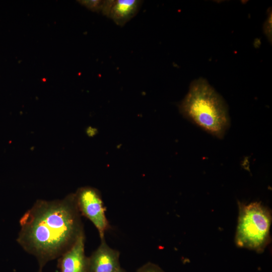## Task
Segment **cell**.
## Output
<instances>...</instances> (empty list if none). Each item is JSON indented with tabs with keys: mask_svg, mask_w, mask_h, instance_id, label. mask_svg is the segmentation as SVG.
<instances>
[{
	"mask_svg": "<svg viewBox=\"0 0 272 272\" xmlns=\"http://www.w3.org/2000/svg\"><path fill=\"white\" fill-rule=\"evenodd\" d=\"M269 13L268 14L267 18L265 22L263 30L265 34L266 35L268 40L270 41L271 40V11H269Z\"/></svg>",
	"mask_w": 272,
	"mask_h": 272,
	"instance_id": "cell-10",
	"label": "cell"
},
{
	"mask_svg": "<svg viewBox=\"0 0 272 272\" xmlns=\"http://www.w3.org/2000/svg\"><path fill=\"white\" fill-rule=\"evenodd\" d=\"M79 3L88 9L95 12H101L104 1L102 0H83Z\"/></svg>",
	"mask_w": 272,
	"mask_h": 272,
	"instance_id": "cell-8",
	"label": "cell"
},
{
	"mask_svg": "<svg viewBox=\"0 0 272 272\" xmlns=\"http://www.w3.org/2000/svg\"><path fill=\"white\" fill-rule=\"evenodd\" d=\"M113 272H126V271L124 269H123V268H122L121 267L119 269L116 270H115L114 271H113Z\"/></svg>",
	"mask_w": 272,
	"mask_h": 272,
	"instance_id": "cell-11",
	"label": "cell"
},
{
	"mask_svg": "<svg viewBox=\"0 0 272 272\" xmlns=\"http://www.w3.org/2000/svg\"><path fill=\"white\" fill-rule=\"evenodd\" d=\"M81 216L74 193L61 199L38 200L22 216L17 241L37 258L40 272L85 234Z\"/></svg>",
	"mask_w": 272,
	"mask_h": 272,
	"instance_id": "cell-1",
	"label": "cell"
},
{
	"mask_svg": "<svg viewBox=\"0 0 272 272\" xmlns=\"http://www.w3.org/2000/svg\"><path fill=\"white\" fill-rule=\"evenodd\" d=\"M142 2L139 0L104 1L101 13L117 25L122 27L138 14Z\"/></svg>",
	"mask_w": 272,
	"mask_h": 272,
	"instance_id": "cell-6",
	"label": "cell"
},
{
	"mask_svg": "<svg viewBox=\"0 0 272 272\" xmlns=\"http://www.w3.org/2000/svg\"><path fill=\"white\" fill-rule=\"evenodd\" d=\"M239 206L235 242L239 247L261 252L269 242L270 213L258 202Z\"/></svg>",
	"mask_w": 272,
	"mask_h": 272,
	"instance_id": "cell-3",
	"label": "cell"
},
{
	"mask_svg": "<svg viewBox=\"0 0 272 272\" xmlns=\"http://www.w3.org/2000/svg\"><path fill=\"white\" fill-rule=\"evenodd\" d=\"M179 109L185 118L218 138H223L229 126L225 102L205 79L191 83Z\"/></svg>",
	"mask_w": 272,
	"mask_h": 272,
	"instance_id": "cell-2",
	"label": "cell"
},
{
	"mask_svg": "<svg viewBox=\"0 0 272 272\" xmlns=\"http://www.w3.org/2000/svg\"><path fill=\"white\" fill-rule=\"evenodd\" d=\"M100 239L98 248L88 257L89 272H113L119 269V252L111 248L104 237Z\"/></svg>",
	"mask_w": 272,
	"mask_h": 272,
	"instance_id": "cell-5",
	"label": "cell"
},
{
	"mask_svg": "<svg viewBox=\"0 0 272 272\" xmlns=\"http://www.w3.org/2000/svg\"><path fill=\"white\" fill-rule=\"evenodd\" d=\"M74 194L81 215L92 223L98 230L100 239L104 238L109 224L100 192L94 187L84 186L79 188Z\"/></svg>",
	"mask_w": 272,
	"mask_h": 272,
	"instance_id": "cell-4",
	"label": "cell"
},
{
	"mask_svg": "<svg viewBox=\"0 0 272 272\" xmlns=\"http://www.w3.org/2000/svg\"><path fill=\"white\" fill-rule=\"evenodd\" d=\"M85 234L60 257L58 266L60 272H89L88 257L85 253Z\"/></svg>",
	"mask_w": 272,
	"mask_h": 272,
	"instance_id": "cell-7",
	"label": "cell"
},
{
	"mask_svg": "<svg viewBox=\"0 0 272 272\" xmlns=\"http://www.w3.org/2000/svg\"><path fill=\"white\" fill-rule=\"evenodd\" d=\"M136 272H164L157 265L148 262L140 267Z\"/></svg>",
	"mask_w": 272,
	"mask_h": 272,
	"instance_id": "cell-9",
	"label": "cell"
}]
</instances>
